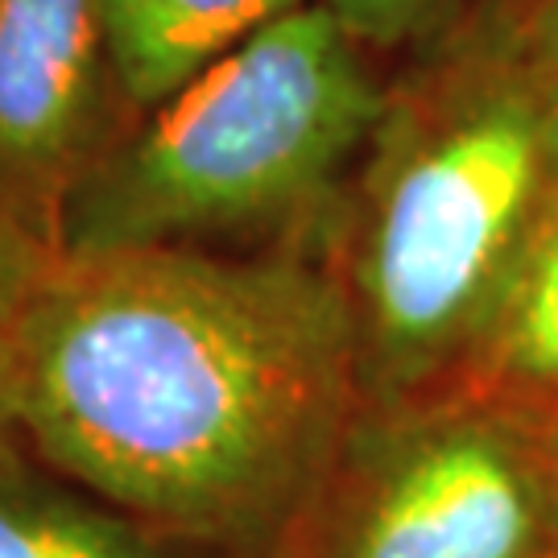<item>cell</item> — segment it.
<instances>
[{
  "label": "cell",
  "mask_w": 558,
  "mask_h": 558,
  "mask_svg": "<svg viewBox=\"0 0 558 558\" xmlns=\"http://www.w3.org/2000/svg\"><path fill=\"white\" fill-rule=\"evenodd\" d=\"M456 380L513 405L538 426H558V211Z\"/></svg>",
  "instance_id": "cell-8"
},
{
  "label": "cell",
  "mask_w": 558,
  "mask_h": 558,
  "mask_svg": "<svg viewBox=\"0 0 558 558\" xmlns=\"http://www.w3.org/2000/svg\"><path fill=\"white\" fill-rule=\"evenodd\" d=\"M558 211V71L509 0L393 66L331 260L364 401L459 377Z\"/></svg>",
  "instance_id": "cell-2"
},
{
  "label": "cell",
  "mask_w": 558,
  "mask_h": 558,
  "mask_svg": "<svg viewBox=\"0 0 558 558\" xmlns=\"http://www.w3.org/2000/svg\"><path fill=\"white\" fill-rule=\"evenodd\" d=\"M525 38L534 41L542 59L558 71V0H509Z\"/></svg>",
  "instance_id": "cell-11"
},
{
  "label": "cell",
  "mask_w": 558,
  "mask_h": 558,
  "mask_svg": "<svg viewBox=\"0 0 558 558\" xmlns=\"http://www.w3.org/2000/svg\"><path fill=\"white\" fill-rule=\"evenodd\" d=\"M269 558H558L550 435L459 380L364 401Z\"/></svg>",
  "instance_id": "cell-4"
},
{
  "label": "cell",
  "mask_w": 558,
  "mask_h": 558,
  "mask_svg": "<svg viewBox=\"0 0 558 558\" xmlns=\"http://www.w3.org/2000/svg\"><path fill=\"white\" fill-rule=\"evenodd\" d=\"M4 356L46 468L223 558L274 555L364 405L331 244L59 257Z\"/></svg>",
  "instance_id": "cell-1"
},
{
  "label": "cell",
  "mask_w": 558,
  "mask_h": 558,
  "mask_svg": "<svg viewBox=\"0 0 558 558\" xmlns=\"http://www.w3.org/2000/svg\"><path fill=\"white\" fill-rule=\"evenodd\" d=\"M21 439L17 435V405H13V377H9V356L0 343V442Z\"/></svg>",
  "instance_id": "cell-12"
},
{
  "label": "cell",
  "mask_w": 558,
  "mask_h": 558,
  "mask_svg": "<svg viewBox=\"0 0 558 558\" xmlns=\"http://www.w3.org/2000/svg\"><path fill=\"white\" fill-rule=\"evenodd\" d=\"M389 75L319 0L145 108L66 203L59 257L331 244Z\"/></svg>",
  "instance_id": "cell-3"
},
{
  "label": "cell",
  "mask_w": 558,
  "mask_h": 558,
  "mask_svg": "<svg viewBox=\"0 0 558 558\" xmlns=\"http://www.w3.org/2000/svg\"><path fill=\"white\" fill-rule=\"evenodd\" d=\"M546 435H550V451H555V484H558V426H546Z\"/></svg>",
  "instance_id": "cell-13"
},
{
  "label": "cell",
  "mask_w": 558,
  "mask_h": 558,
  "mask_svg": "<svg viewBox=\"0 0 558 558\" xmlns=\"http://www.w3.org/2000/svg\"><path fill=\"white\" fill-rule=\"evenodd\" d=\"M100 0H0V207L59 257V228L129 124Z\"/></svg>",
  "instance_id": "cell-5"
},
{
  "label": "cell",
  "mask_w": 558,
  "mask_h": 558,
  "mask_svg": "<svg viewBox=\"0 0 558 558\" xmlns=\"http://www.w3.org/2000/svg\"><path fill=\"white\" fill-rule=\"evenodd\" d=\"M323 9L377 54L385 66L414 59L435 41L456 34L459 25L480 17L497 0H319Z\"/></svg>",
  "instance_id": "cell-9"
},
{
  "label": "cell",
  "mask_w": 558,
  "mask_h": 558,
  "mask_svg": "<svg viewBox=\"0 0 558 558\" xmlns=\"http://www.w3.org/2000/svg\"><path fill=\"white\" fill-rule=\"evenodd\" d=\"M0 558H223L0 442Z\"/></svg>",
  "instance_id": "cell-6"
},
{
  "label": "cell",
  "mask_w": 558,
  "mask_h": 558,
  "mask_svg": "<svg viewBox=\"0 0 558 558\" xmlns=\"http://www.w3.org/2000/svg\"><path fill=\"white\" fill-rule=\"evenodd\" d=\"M302 4L311 0H100L120 83L137 112Z\"/></svg>",
  "instance_id": "cell-7"
},
{
  "label": "cell",
  "mask_w": 558,
  "mask_h": 558,
  "mask_svg": "<svg viewBox=\"0 0 558 558\" xmlns=\"http://www.w3.org/2000/svg\"><path fill=\"white\" fill-rule=\"evenodd\" d=\"M54 253L34 240L4 207H0V343L17 327L25 306L34 302L41 281L54 269Z\"/></svg>",
  "instance_id": "cell-10"
}]
</instances>
